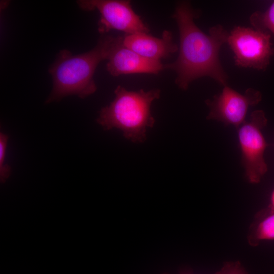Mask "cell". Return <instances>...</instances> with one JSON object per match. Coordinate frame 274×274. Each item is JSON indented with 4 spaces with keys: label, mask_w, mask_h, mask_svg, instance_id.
<instances>
[{
    "label": "cell",
    "mask_w": 274,
    "mask_h": 274,
    "mask_svg": "<svg viewBox=\"0 0 274 274\" xmlns=\"http://www.w3.org/2000/svg\"><path fill=\"white\" fill-rule=\"evenodd\" d=\"M200 15V11L194 10L186 1L178 3L173 14L179 30V54L174 62L164 67L176 72L175 83L183 90L203 77L227 85L228 77L221 64L219 51L227 43L229 33L220 24L211 27L208 35L204 33L194 22Z\"/></svg>",
    "instance_id": "6da1fadb"
},
{
    "label": "cell",
    "mask_w": 274,
    "mask_h": 274,
    "mask_svg": "<svg viewBox=\"0 0 274 274\" xmlns=\"http://www.w3.org/2000/svg\"><path fill=\"white\" fill-rule=\"evenodd\" d=\"M110 37L102 36L95 47L84 53L74 55L67 50L59 52L49 69L53 88L46 103L72 95L84 98L96 91L94 74L98 64L106 60Z\"/></svg>",
    "instance_id": "7a4b0ae2"
},
{
    "label": "cell",
    "mask_w": 274,
    "mask_h": 274,
    "mask_svg": "<svg viewBox=\"0 0 274 274\" xmlns=\"http://www.w3.org/2000/svg\"><path fill=\"white\" fill-rule=\"evenodd\" d=\"M114 93V100L100 110L97 122L105 130H121L124 138L132 142H144L147 128L153 127L155 121L151 106L160 98V90L129 91L119 85Z\"/></svg>",
    "instance_id": "3957f363"
},
{
    "label": "cell",
    "mask_w": 274,
    "mask_h": 274,
    "mask_svg": "<svg viewBox=\"0 0 274 274\" xmlns=\"http://www.w3.org/2000/svg\"><path fill=\"white\" fill-rule=\"evenodd\" d=\"M270 33L236 26L229 33L227 43L234 53L236 65L265 71L274 55Z\"/></svg>",
    "instance_id": "277c9868"
},
{
    "label": "cell",
    "mask_w": 274,
    "mask_h": 274,
    "mask_svg": "<svg viewBox=\"0 0 274 274\" xmlns=\"http://www.w3.org/2000/svg\"><path fill=\"white\" fill-rule=\"evenodd\" d=\"M267 119L264 111H253L250 118L238 129V137L242 151V161L249 182L256 184L267 170L264 153L267 146L262 133Z\"/></svg>",
    "instance_id": "5b68a950"
},
{
    "label": "cell",
    "mask_w": 274,
    "mask_h": 274,
    "mask_svg": "<svg viewBox=\"0 0 274 274\" xmlns=\"http://www.w3.org/2000/svg\"><path fill=\"white\" fill-rule=\"evenodd\" d=\"M85 11L97 10L100 15L98 30L106 33L112 29L125 35L148 33L150 29L132 9L129 1L84 0L78 1Z\"/></svg>",
    "instance_id": "8992f818"
},
{
    "label": "cell",
    "mask_w": 274,
    "mask_h": 274,
    "mask_svg": "<svg viewBox=\"0 0 274 274\" xmlns=\"http://www.w3.org/2000/svg\"><path fill=\"white\" fill-rule=\"evenodd\" d=\"M261 99V92L254 89L248 88L242 94L225 86L222 92L214 95L212 99L206 100L210 109L207 119L237 127L245 121L248 108L258 104Z\"/></svg>",
    "instance_id": "52a82bcc"
},
{
    "label": "cell",
    "mask_w": 274,
    "mask_h": 274,
    "mask_svg": "<svg viewBox=\"0 0 274 274\" xmlns=\"http://www.w3.org/2000/svg\"><path fill=\"white\" fill-rule=\"evenodd\" d=\"M106 60L108 72L114 77L131 74H157L165 69L161 61L148 59L126 47L123 36H111Z\"/></svg>",
    "instance_id": "ba28073f"
},
{
    "label": "cell",
    "mask_w": 274,
    "mask_h": 274,
    "mask_svg": "<svg viewBox=\"0 0 274 274\" xmlns=\"http://www.w3.org/2000/svg\"><path fill=\"white\" fill-rule=\"evenodd\" d=\"M123 43L142 56L157 61L169 57L179 50L172 32L166 30L163 31L161 38L145 33L125 35Z\"/></svg>",
    "instance_id": "9c48e42d"
},
{
    "label": "cell",
    "mask_w": 274,
    "mask_h": 274,
    "mask_svg": "<svg viewBox=\"0 0 274 274\" xmlns=\"http://www.w3.org/2000/svg\"><path fill=\"white\" fill-rule=\"evenodd\" d=\"M272 239H274V212L270 210L264 217H258L253 224L248 240L251 246H255L260 241Z\"/></svg>",
    "instance_id": "30bf717a"
},
{
    "label": "cell",
    "mask_w": 274,
    "mask_h": 274,
    "mask_svg": "<svg viewBox=\"0 0 274 274\" xmlns=\"http://www.w3.org/2000/svg\"><path fill=\"white\" fill-rule=\"evenodd\" d=\"M250 21L254 29L274 35V1L266 11L254 12L250 17Z\"/></svg>",
    "instance_id": "8fae6325"
},
{
    "label": "cell",
    "mask_w": 274,
    "mask_h": 274,
    "mask_svg": "<svg viewBox=\"0 0 274 274\" xmlns=\"http://www.w3.org/2000/svg\"><path fill=\"white\" fill-rule=\"evenodd\" d=\"M9 136L3 133H0V180L1 183H4L9 178L11 173V167L5 163V158L7 143Z\"/></svg>",
    "instance_id": "7c38bea8"
},
{
    "label": "cell",
    "mask_w": 274,
    "mask_h": 274,
    "mask_svg": "<svg viewBox=\"0 0 274 274\" xmlns=\"http://www.w3.org/2000/svg\"><path fill=\"white\" fill-rule=\"evenodd\" d=\"M214 274H247L239 261H227Z\"/></svg>",
    "instance_id": "4fadbf2b"
},
{
    "label": "cell",
    "mask_w": 274,
    "mask_h": 274,
    "mask_svg": "<svg viewBox=\"0 0 274 274\" xmlns=\"http://www.w3.org/2000/svg\"><path fill=\"white\" fill-rule=\"evenodd\" d=\"M270 210L274 212V189L273 190L271 195Z\"/></svg>",
    "instance_id": "5bb4252c"
},
{
    "label": "cell",
    "mask_w": 274,
    "mask_h": 274,
    "mask_svg": "<svg viewBox=\"0 0 274 274\" xmlns=\"http://www.w3.org/2000/svg\"><path fill=\"white\" fill-rule=\"evenodd\" d=\"M163 274H167V273H163ZM182 274H187V273H182Z\"/></svg>",
    "instance_id": "9a60e30c"
}]
</instances>
